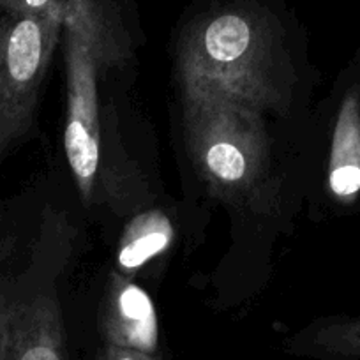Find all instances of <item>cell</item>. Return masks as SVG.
Segmentation results:
<instances>
[{
    "label": "cell",
    "instance_id": "9",
    "mask_svg": "<svg viewBox=\"0 0 360 360\" xmlns=\"http://www.w3.org/2000/svg\"><path fill=\"white\" fill-rule=\"evenodd\" d=\"M293 352L323 360H360V316L311 325L295 339Z\"/></svg>",
    "mask_w": 360,
    "mask_h": 360
},
{
    "label": "cell",
    "instance_id": "11",
    "mask_svg": "<svg viewBox=\"0 0 360 360\" xmlns=\"http://www.w3.org/2000/svg\"><path fill=\"white\" fill-rule=\"evenodd\" d=\"M96 360H162L159 355L136 352V349L119 348V346L105 345L98 353Z\"/></svg>",
    "mask_w": 360,
    "mask_h": 360
},
{
    "label": "cell",
    "instance_id": "3",
    "mask_svg": "<svg viewBox=\"0 0 360 360\" xmlns=\"http://www.w3.org/2000/svg\"><path fill=\"white\" fill-rule=\"evenodd\" d=\"M68 117L64 145L85 202L96 198L101 169L99 82L131 55V39L115 0H69L64 13Z\"/></svg>",
    "mask_w": 360,
    "mask_h": 360
},
{
    "label": "cell",
    "instance_id": "8",
    "mask_svg": "<svg viewBox=\"0 0 360 360\" xmlns=\"http://www.w3.org/2000/svg\"><path fill=\"white\" fill-rule=\"evenodd\" d=\"M173 226L159 210L138 214L124 230L117 252V263L124 276L133 274L150 259L165 252L173 242Z\"/></svg>",
    "mask_w": 360,
    "mask_h": 360
},
{
    "label": "cell",
    "instance_id": "2",
    "mask_svg": "<svg viewBox=\"0 0 360 360\" xmlns=\"http://www.w3.org/2000/svg\"><path fill=\"white\" fill-rule=\"evenodd\" d=\"M193 166L214 198L238 210H278V180L263 115L235 99L180 86Z\"/></svg>",
    "mask_w": 360,
    "mask_h": 360
},
{
    "label": "cell",
    "instance_id": "1",
    "mask_svg": "<svg viewBox=\"0 0 360 360\" xmlns=\"http://www.w3.org/2000/svg\"><path fill=\"white\" fill-rule=\"evenodd\" d=\"M176 78L180 86L214 90L262 115L286 113L293 72L281 23L255 2L203 13L180 39Z\"/></svg>",
    "mask_w": 360,
    "mask_h": 360
},
{
    "label": "cell",
    "instance_id": "6",
    "mask_svg": "<svg viewBox=\"0 0 360 360\" xmlns=\"http://www.w3.org/2000/svg\"><path fill=\"white\" fill-rule=\"evenodd\" d=\"M98 327L105 345L158 355L155 307L143 288L120 272H112L103 292Z\"/></svg>",
    "mask_w": 360,
    "mask_h": 360
},
{
    "label": "cell",
    "instance_id": "5",
    "mask_svg": "<svg viewBox=\"0 0 360 360\" xmlns=\"http://www.w3.org/2000/svg\"><path fill=\"white\" fill-rule=\"evenodd\" d=\"M0 360H68L60 307L53 297L0 293Z\"/></svg>",
    "mask_w": 360,
    "mask_h": 360
},
{
    "label": "cell",
    "instance_id": "7",
    "mask_svg": "<svg viewBox=\"0 0 360 360\" xmlns=\"http://www.w3.org/2000/svg\"><path fill=\"white\" fill-rule=\"evenodd\" d=\"M328 189L341 203L360 195V90L352 86L339 106L328 155Z\"/></svg>",
    "mask_w": 360,
    "mask_h": 360
},
{
    "label": "cell",
    "instance_id": "4",
    "mask_svg": "<svg viewBox=\"0 0 360 360\" xmlns=\"http://www.w3.org/2000/svg\"><path fill=\"white\" fill-rule=\"evenodd\" d=\"M64 9L0 20V155L29 134L55 53Z\"/></svg>",
    "mask_w": 360,
    "mask_h": 360
},
{
    "label": "cell",
    "instance_id": "10",
    "mask_svg": "<svg viewBox=\"0 0 360 360\" xmlns=\"http://www.w3.org/2000/svg\"><path fill=\"white\" fill-rule=\"evenodd\" d=\"M69 0H0V9L9 15H41L64 9Z\"/></svg>",
    "mask_w": 360,
    "mask_h": 360
}]
</instances>
